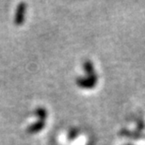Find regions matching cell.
Wrapping results in <instances>:
<instances>
[{
  "label": "cell",
  "instance_id": "1",
  "mask_svg": "<svg viewBox=\"0 0 145 145\" xmlns=\"http://www.w3.org/2000/svg\"><path fill=\"white\" fill-rule=\"evenodd\" d=\"M77 84L82 88L89 89L93 88L96 84V76L94 75H89L88 78H83V79H78Z\"/></svg>",
  "mask_w": 145,
  "mask_h": 145
},
{
  "label": "cell",
  "instance_id": "2",
  "mask_svg": "<svg viewBox=\"0 0 145 145\" xmlns=\"http://www.w3.org/2000/svg\"><path fill=\"white\" fill-rule=\"evenodd\" d=\"M84 69H85L86 72L89 75H94V69L93 66L89 61H86L85 64H84Z\"/></svg>",
  "mask_w": 145,
  "mask_h": 145
}]
</instances>
